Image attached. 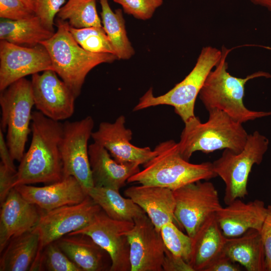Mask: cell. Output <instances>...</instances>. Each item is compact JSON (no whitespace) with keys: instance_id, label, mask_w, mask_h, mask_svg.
<instances>
[{"instance_id":"obj_17","label":"cell","mask_w":271,"mask_h":271,"mask_svg":"<svg viewBox=\"0 0 271 271\" xmlns=\"http://www.w3.org/2000/svg\"><path fill=\"white\" fill-rule=\"evenodd\" d=\"M43 212L13 188L1 204L0 252L13 237L32 230Z\"/></svg>"},{"instance_id":"obj_31","label":"cell","mask_w":271,"mask_h":271,"mask_svg":"<svg viewBox=\"0 0 271 271\" xmlns=\"http://www.w3.org/2000/svg\"><path fill=\"white\" fill-rule=\"evenodd\" d=\"M30 270L82 271L62 251L55 241L44 248L38 262Z\"/></svg>"},{"instance_id":"obj_18","label":"cell","mask_w":271,"mask_h":271,"mask_svg":"<svg viewBox=\"0 0 271 271\" xmlns=\"http://www.w3.org/2000/svg\"><path fill=\"white\" fill-rule=\"evenodd\" d=\"M14 188L27 201L44 211L79 203L88 196L79 182L72 176L42 187L22 185Z\"/></svg>"},{"instance_id":"obj_16","label":"cell","mask_w":271,"mask_h":271,"mask_svg":"<svg viewBox=\"0 0 271 271\" xmlns=\"http://www.w3.org/2000/svg\"><path fill=\"white\" fill-rule=\"evenodd\" d=\"M125 118L120 115L113 122H101L98 129L93 131L94 142L104 147L117 162L120 164L136 163L144 165L156 155L149 147L141 148L133 145L131 130L125 127Z\"/></svg>"},{"instance_id":"obj_20","label":"cell","mask_w":271,"mask_h":271,"mask_svg":"<svg viewBox=\"0 0 271 271\" xmlns=\"http://www.w3.org/2000/svg\"><path fill=\"white\" fill-rule=\"evenodd\" d=\"M124 194L145 212L158 231L168 222L177 224L174 214L175 200L173 190L163 187L141 184L126 188Z\"/></svg>"},{"instance_id":"obj_38","label":"cell","mask_w":271,"mask_h":271,"mask_svg":"<svg viewBox=\"0 0 271 271\" xmlns=\"http://www.w3.org/2000/svg\"><path fill=\"white\" fill-rule=\"evenodd\" d=\"M2 163L0 164V203L2 204L7 196L14 188L16 173Z\"/></svg>"},{"instance_id":"obj_4","label":"cell","mask_w":271,"mask_h":271,"mask_svg":"<svg viewBox=\"0 0 271 271\" xmlns=\"http://www.w3.org/2000/svg\"><path fill=\"white\" fill-rule=\"evenodd\" d=\"M154 150L156 155L143 165V170L131 176L127 182L163 187L173 191L191 183L217 176L212 163L195 164L185 160L180 153L178 143L173 140L159 144Z\"/></svg>"},{"instance_id":"obj_9","label":"cell","mask_w":271,"mask_h":271,"mask_svg":"<svg viewBox=\"0 0 271 271\" xmlns=\"http://www.w3.org/2000/svg\"><path fill=\"white\" fill-rule=\"evenodd\" d=\"M93 126L90 116L75 121H66L59 145L63 178L74 177L87 194L94 187L88 146Z\"/></svg>"},{"instance_id":"obj_1","label":"cell","mask_w":271,"mask_h":271,"mask_svg":"<svg viewBox=\"0 0 271 271\" xmlns=\"http://www.w3.org/2000/svg\"><path fill=\"white\" fill-rule=\"evenodd\" d=\"M31 127V142L20 162L13 188L39 183L48 184L63 179L59 149L63 123L35 111Z\"/></svg>"},{"instance_id":"obj_2","label":"cell","mask_w":271,"mask_h":271,"mask_svg":"<svg viewBox=\"0 0 271 271\" xmlns=\"http://www.w3.org/2000/svg\"><path fill=\"white\" fill-rule=\"evenodd\" d=\"M57 31L42 42L54 71L77 98L88 73L96 66L117 59L111 53H94L83 49L70 33L67 22L57 18Z\"/></svg>"},{"instance_id":"obj_41","label":"cell","mask_w":271,"mask_h":271,"mask_svg":"<svg viewBox=\"0 0 271 271\" xmlns=\"http://www.w3.org/2000/svg\"><path fill=\"white\" fill-rule=\"evenodd\" d=\"M255 5L259 6L271 12V0H249Z\"/></svg>"},{"instance_id":"obj_12","label":"cell","mask_w":271,"mask_h":271,"mask_svg":"<svg viewBox=\"0 0 271 271\" xmlns=\"http://www.w3.org/2000/svg\"><path fill=\"white\" fill-rule=\"evenodd\" d=\"M133 224V222L112 219L101 209L87 226L70 233L86 234L103 248L111 259L109 270L131 271L129 245L125 232Z\"/></svg>"},{"instance_id":"obj_37","label":"cell","mask_w":271,"mask_h":271,"mask_svg":"<svg viewBox=\"0 0 271 271\" xmlns=\"http://www.w3.org/2000/svg\"><path fill=\"white\" fill-rule=\"evenodd\" d=\"M239 264L233 261L222 251L205 268L204 271H240Z\"/></svg>"},{"instance_id":"obj_19","label":"cell","mask_w":271,"mask_h":271,"mask_svg":"<svg viewBox=\"0 0 271 271\" xmlns=\"http://www.w3.org/2000/svg\"><path fill=\"white\" fill-rule=\"evenodd\" d=\"M267 213L263 201L244 203L237 198L215 213L217 223L227 238L240 236L250 229L260 231Z\"/></svg>"},{"instance_id":"obj_7","label":"cell","mask_w":271,"mask_h":271,"mask_svg":"<svg viewBox=\"0 0 271 271\" xmlns=\"http://www.w3.org/2000/svg\"><path fill=\"white\" fill-rule=\"evenodd\" d=\"M1 128L14 161L20 162L31 132L32 109L35 106L31 81L21 78L1 91Z\"/></svg>"},{"instance_id":"obj_8","label":"cell","mask_w":271,"mask_h":271,"mask_svg":"<svg viewBox=\"0 0 271 271\" xmlns=\"http://www.w3.org/2000/svg\"><path fill=\"white\" fill-rule=\"evenodd\" d=\"M268 145V139L255 131L248 134L245 145L240 152L225 149L221 156L212 163L214 172L225 183L223 200L227 205L248 195L249 175L252 166L262 162Z\"/></svg>"},{"instance_id":"obj_32","label":"cell","mask_w":271,"mask_h":271,"mask_svg":"<svg viewBox=\"0 0 271 271\" xmlns=\"http://www.w3.org/2000/svg\"><path fill=\"white\" fill-rule=\"evenodd\" d=\"M160 232L166 248L189 263L191 251V237L182 232L173 222L163 225Z\"/></svg>"},{"instance_id":"obj_34","label":"cell","mask_w":271,"mask_h":271,"mask_svg":"<svg viewBox=\"0 0 271 271\" xmlns=\"http://www.w3.org/2000/svg\"><path fill=\"white\" fill-rule=\"evenodd\" d=\"M65 2L66 0H34V12L47 29L55 32V18Z\"/></svg>"},{"instance_id":"obj_35","label":"cell","mask_w":271,"mask_h":271,"mask_svg":"<svg viewBox=\"0 0 271 271\" xmlns=\"http://www.w3.org/2000/svg\"><path fill=\"white\" fill-rule=\"evenodd\" d=\"M35 16L33 10L22 0H0V17L16 21Z\"/></svg>"},{"instance_id":"obj_13","label":"cell","mask_w":271,"mask_h":271,"mask_svg":"<svg viewBox=\"0 0 271 271\" xmlns=\"http://www.w3.org/2000/svg\"><path fill=\"white\" fill-rule=\"evenodd\" d=\"M53 70L49 54L41 44L29 47L0 41V91L29 75Z\"/></svg>"},{"instance_id":"obj_36","label":"cell","mask_w":271,"mask_h":271,"mask_svg":"<svg viewBox=\"0 0 271 271\" xmlns=\"http://www.w3.org/2000/svg\"><path fill=\"white\" fill-rule=\"evenodd\" d=\"M260 233L265 252L266 270L271 271V205L267 206V213Z\"/></svg>"},{"instance_id":"obj_6","label":"cell","mask_w":271,"mask_h":271,"mask_svg":"<svg viewBox=\"0 0 271 271\" xmlns=\"http://www.w3.org/2000/svg\"><path fill=\"white\" fill-rule=\"evenodd\" d=\"M222 50L212 46L203 47L195 65L180 82L164 94L155 96L150 88L140 99L133 111L160 105H170L184 122L194 117L196 98L209 73L219 62Z\"/></svg>"},{"instance_id":"obj_42","label":"cell","mask_w":271,"mask_h":271,"mask_svg":"<svg viewBox=\"0 0 271 271\" xmlns=\"http://www.w3.org/2000/svg\"><path fill=\"white\" fill-rule=\"evenodd\" d=\"M23 1L29 8L34 11V0H22Z\"/></svg>"},{"instance_id":"obj_30","label":"cell","mask_w":271,"mask_h":271,"mask_svg":"<svg viewBox=\"0 0 271 271\" xmlns=\"http://www.w3.org/2000/svg\"><path fill=\"white\" fill-rule=\"evenodd\" d=\"M69 30L74 40L84 50L94 53L114 54L102 26L76 29L69 26Z\"/></svg>"},{"instance_id":"obj_28","label":"cell","mask_w":271,"mask_h":271,"mask_svg":"<svg viewBox=\"0 0 271 271\" xmlns=\"http://www.w3.org/2000/svg\"><path fill=\"white\" fill-rule=\"evenodd\" d=\"M101 12V23L117 59L127 60L134 54V50L128 40L125 27L122 11H113L108 0H99Z\"/></svg>"},{"instance_id":"obj_5","label":"cell","mask_w":271,"mask_h":271,"mask_svg":"<svg viewBox=\"0 0 271 271\" xmlns=\"http://www.w3.org/2000/svg\"><path fill=\"white\" fill-rule=\"evenodd\" d=\"M231 50L222 47L221 60L209 73L199 92L200 100L208 111L220 110L241 123L271 115V111L250 110L244 106L243 102L245 85L248 81L261 77L270 78L271 75L260 71L245 78L231 75L227 71L226 62Z\"/></svg>"},{"instance_id":"obj_22","label":"cell","mask_w":271,"mask_h":271,"mask_svg":"<svg viewBox=\"0 0 271 271\" xmlns=\"http://www.w3.org/2000/svg\"><path fill=\"white\" fill-rule=\"evenodd\" d=\"M55 242L82 271L110 270V265H108V261L109 255L89 236L69 233Z\"/></svg>"},{"instance_id":"obj_33","label":"cell","mask_w":271,"mask_h":271,"mask_svg":"<svg viewBox=\"0 0 271 271\" xmlns=\"http://www.w3.org/2000/svg\"><path fill=\"white\" fill-rule=\"evenodd\" d=\"M120 5L123 11L136 19H151L156 10L163 3V0H113Z\"/></svg>"},{"instance_id":"obj_3","label":"cell","mask_w":271,"mask_h":271,"mask_svg":"<svg viewBox=\"0 0 271 271\" xmlns=\"http://www.w3.org/2000/svg\"><path fill=\"white\" fill-rule=\"evenodd\" d=\"M208 112V120L204 123L196 116L184 122L178 144L181 156L187 161L196 151L209 153L229 149L239 153L245 145L248 134L241 123L220 110Z\"/></svg>"},{"instance_id":"obj_26","label":"cell","mask_w":271,"mask_h":271,"mask_svg":"<svg viewBox=\"0 0 271 271\" xmlns=\"http://www.w3.org/2000/svg\"><path fill=\"white\" fill-rule=\"evenodd\" d=\"M54 33L47 29L36 15L16 21L2 19L0 22V40L24 47L38 45Z\"/></svg>"},{"instance_id":"obj_25","label":"cell","mask_w":271,"mask_h":271,"mask_svg":"<svg viewBox=\"0 0 271 271\" xmlns=\"http://www.w3.org/2000/svg\"><path fill=\"white\" fill-rule=\"evenodd\" d=\"M39 236L34 228L13 237L1 252V271H27L33 263L39 247Z\"/></svg>"},{"instance_id":"obj_24","label":"cell","mask_w":271,"mask_h":271,"mask_svg":"<svg viewBox=\"0 0 271 271\" xmlns=\"http://www.w3.org/2000/svg\"><path fill=\"white\" fill-rule=\"evenodd\" d=\"M223 251L248 271H266L264 247L256 229H250L240 236L227 238Z\"/></svg>"},{"instance_id":"obj_15","label":"cell","mask_w":271,"mask_h":271,"mask_svg":"<svg viewBox=\"0 0 271 271\" xmlns=\"http://www.w3.org/2000/svg\"><path fill=\"white\" fill-rule=\"evenodd\" d=\"M133 222L132 227L125 232L131 271H162L166 248L160 232L146 214Z\"/></svg>"},{"instance_id":"obj_23","label":"cell","mask_w":271,"mask_h":271,"mask_svg":"<svg viewBox=\"0 0 271 271\" xmlns=\"http://www.w3.org/2000/svg\"><path fill=\"white\" fill-rule=\"evenodd\" d=\"M191 238L189 264L193 271H204L222 251L227 237L220 228L215 213L206 219Z\"/></svg>"},{"instance_id":"obj_11","label":"cell","mask_w":271,"mask_h":271,"mask_svg":"<svg viewBox=\"0 0 271 271\" xmlns=\"http://www.w3.org/2000/svg\"><path fill=\"white\" fill-rule=\"evenodd\" d=\"M101 210L89 196L81 202L43 211L34 228L39 236V247L35 261H38L44 248L51 242L78 230L91 222Z\"/></svg>"},{"instance_id":"obj_10","label":"cell","mask_w":271,"mask_h":271,"mask_svg":"<svg viewBox=\"0 0 271 271\" xmlns=\"http://www.w3.org/2000/svg\"><path fill=\"white\" fill-rule=\"evenodd\" d=\"M177 224L193 237L206 219L222 207L218 193L210 182L191 183L173 190Z\"/></svg>"},{"instance_id":"obj_27","label":"cell","mask_w":271,"mask_h":271,"mask_svg":"<svg viewBox=\"0 0 271 271\" xmlns=\"http://www.w3.org/2000/svg\"><path fill=\"white\" fill-rule=\"evenodd\" d=\"M87 194L112 219L133 222L136 219L146 214L130 198L122 196L119 190L94 186Z\"/></svg>"},{"instance_id":"obj_40","label":"cell","mask_w":271,"mask_h":271,"mask_svg":"<svg viewBox=\"0 0 271 271\" xmlns=\"http://www.w3.org/2000/svg\"><path fill=\"white\" fill-rule=\"evenodd\" d=\"M3 131L0 128V157L1 162L6 167L11 171L17 172L14 160L13 159L9 148L7 143L6 139L4 137Z\"/></svg>"},{"instance_id":"obj_29","label":"cell","mask_w":271,"mask_h":271,"mask_svg":"<svg viewBox=\"0 0 271 271\" xmlns=\"http://www.w3.org/2000/svg\"><path fill=\"white\" fill-rule=\"evenodd\" d=\"M74 28L102 27L96 9V0H68L57 15Z\"/></svg>"},{"instance_id":"obj_39","label":"cell","mask_w":271,"mask_h":271,"mask_svg":"<svg viewBox=\"0 0 271 271\" xmlns=\"http://www.w3.org/2000/svg\"><path fill=\"white\" fill-rule=\"evenodd\" d=\"M162 267L164 271H193L187 262L182 258L175 255L167 248Z\"/></svg>"},{"instance_id":"obj_21","label":"cell","mask_w":271,"mask_h":271,"mask_svg":"<svg viewBox=\"0 0 271 271\" xmlns=\"http://www.w3.org/2000/svg\"><path fill=\"white\" fill-rule=\"evenodd\" d=\"M89 157L95 187L119 191L131 176L141 170L138 164L117 162L104 147L95 142L89 146Z\"/></svg>"},{"instance_id":"obj_14","label":"cell","mask_w":271,"mask_h":271,"mask_svg":"<svg viewBox=\"0 0 271 271\" xmlns=\"http://www.w3.org/2000/svg\"><path fill=\"white\" fill-rule=\"evenodd\" d=\"M31 81L35 106L39 111L57 121L73 115L77 98L54 71L34 74Z\"/></svg>"}]
</instances>
